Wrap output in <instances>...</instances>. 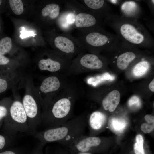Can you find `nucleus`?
<instances>
[{
	"label": "nucleus",
	"instance_id": "obj_1",
	"mask_svg": "<svg viewBox=\"0 0 154 154\" xmlns=\"http://www.w3.org/2000/svg\"><path fill=\"white\" fill-rule=\"evenodd\" d=\"M71 79L42 112L41 125L46 128L59 126L71 119L75 104L84 95L81 83Z\"/></svg>",
	"mask_w": 154,
	"mask_h": 154
},
{
	"label": "nucleus",
	"instance_id": "obj_2",
	"mask_svg": "<svg viewBox=\"0 0 154 154\" xmlns=\"http://www.w3.org/2000/svg\"><path fill=\"white\" fill-rule=\"evenodd\" d=\"M104 22L105 25L114 31L124 43L137 48L153 46V37L138 20L126 18L113 13L106 18Z\"/></svg>",
	"mask_w": 154,
	"mask_h": 154
},
{
	"label": "nucleus",
	"instance_id": "obj_3",
	"mask_svg": "<svg viewBox=\"0 0 154 154\" xmlns=\"http://www.w3.org/2000/svg\"><path fill=\"white\" fill-rule=\"evenodd\" d=\"M87 118L86 114L83 112L59 126L36 131L31 135L43 146L49 143L56 142L66 147L84 135Z\"/></svg>",
	"mask_w": 154,
	"mask_h": 154
},
{
	"label": "nucleus",
	"instance_id": "obj_4",
	"mask_svg": "<svg viewBox=\"0 0 154 154\" xmlns=\"http://www.w3.org/2000/svg\"><path fill=\"white\" fill-rule=\"evenodd\" d=\"M76 38L86 51L96 54H99L119 40L117 35L107 31L104 28L84 32L78 31Z\"/></svg>",
	"mask_w": 154,
	"mask_h": 154
},
{
	"label": "nucleus",
	"instance_id": "obj_5",
	"mask_svg": "<svg viewBox=\"0 0 154 154\" xmlns=\"http://www.w3.org/2000/svg\"><path fill=\"white\" fill-rule=\"evenodd\" d=\"M45 33L47 39L54 50L68 57L73 59L80 53L86 51L79 40L70 34L60 33L55 29Z\"/></svg>",
	"mask_w": 154,
	"mask_h": 154
},
{
	"label": "nucleus",
	"instance_id": "obj_6",
	"mask_svg": "<svg viewBox=\"0 0 154 154\" xmlns=\"http://www.w3.org/2000/svg\"><path fill=\"white\" fill-rule=\"evenodd\" d=\"M70 76L66 74L53 73L45 77L39 89L42 112L47 108L52 100L67 84Z\"/></svg>",
	"mask_w": 154,
	"mask_h": 154
},
{
	"label": "nucleus",
	"instance_id": "obj_7",
	"mask_svg": "<svg viewBox=\"0 0 154 154\" xmlns=\"http://www.w3.org/2000/svg\"><path fill=\"white\" fill-rule=\"evenodd\" d=\"M5 118L9 135L16 137L20 134H30L27 116L20 100L16 99L11 102Z\"/></svg>",
	"mask_w": 154,
	"mask_h": 154
},
{
	"label": "nucleus",
	"instance_id": "obj_8",
	"mask_svg": "<svg viewBox=\"0 0 154 154\" xmlns=\"http://www.w3.org/2000/svg\"><path fill=\"white\" fill-rule=\"evenodd\" d=\"M104 61L99 54L81 52L73 59L66 74L73 77L90 70H100L104 66Z\"/></svg>",
	"mask_w": 154,
	"mask_h": 154
},
{
	"label": "nucleus",
	"instance_id": "obj_9",
	"mask_svg": "<svg viewBox=\"0 0 154 154\" xmlns=\"http://www.w3.org/2000/svg\"><path fill=\"white\" fill-rule=\"evenodd\" d=\"M42 56L38 63L39 68L53 73L66 74L73 60L54 50L44 51Z\"/></svg>",
	"mask_w": 154,
	"mask_h": 154
},
{
	"label": "nucleus",
	"instance_id": "obj_10",
	"mask_svg": "<svg viewBox=\"0 0 154 154\" xmlns=\"http://www.w3.org/2000/svg\"><path fill=\"white\" fill-rule=\"evenodd\" d=\"M22 103L26 112L30 134L37 131L42 124V108L38 94L35 96L27 93L23 96Z\"/></svg>",
	"mask_w": 154,
	"mask_h": 154
},
{
	"label": "nucleus",
	"instance_id": "obj_11",
	"mask_svg": "<svg viewBox=\"0 0 154 154\" xmlns=\"http://www.w3.org/2000/svg\"><path fill=\"white\" fill-rule=\"evenodd\" d=\"M105 25L103 20L90 11L76 14L74 28L78 31L84 32L104 29Z\"/></svg>",
	"mask_w": 154,
	"mask_h": 154
},
{
	"label": "nucleus",
	"instance_id": "obj_12",
	"mask_svg": "<svg viewBox=\"0 0 154 154\" xmlns=\"http://www.w3.org/2000/svg\"><path fill=\"white\" fill-rule=\"evenodd\" d=\"M115 46L119 54L114 57L118 67L120 69H125L136 58L138 51L137 48L124 43L120 39L115 44Z\"/></svg>",
	"mask_w": 154,
	"mask_h": 154
},
{
	"label": "nucleus",
	"instance_id": "obj_13",
	"mask_svg": "<svg viewBox=\"0 0 154 154\" xmlns=\"http://www.w3.org/2000/svg\"><path fill=\"white\" fill-rule=\"evenodd\" d=\"M90 11L104 20L113 13L107 1L81 0L78 1Z\"/></svg>",
	"mask_w": 154,
	"mask_h": 154
},
{
	"label": "nucleus",
	"instance_id": "obj_14",
	"mask_svg": "<svg viewBox=\"0 0 154 154\" xmlns=\"http://www.w3.org/2000/svg\"><path fill=\"white\" fill-rule=\"evenodd\" d=\"M63 0H58L46 3L42 7L41 15L45 25L55 23L62 10Z\"/></svg>",
	"mask_w": 154,
	"mask_h": 154
},
{
	"label": "nucleus",
	"instance_id": "obj_15",
	"mask_svg": "<svg viewBox=\"0 0 154 154\" xmlns=\"http://www.w3.org/2000/svg\"><path fill=\"white\" fill-rule=\"evenodd\" d=\"M76 15L72 10L65 7L55 22L58 29L63 33L70 34L74 29Z\"/></svg>",
	"mask_w": 154,
	"mask_h": 154
},
{
	"label": "nucleus",
	"instance_id": "obj_16",
	"mask_svg": "<svg viewBox=\"0 0 154 154\" xmlns=\"http://www.w3.org/2000/svg\"><path fill=\"white\" fill-rule=\"evenodd\" d=\"M121 15L124 18L138 20L142 14L141 9L137 1H124L120 7Z\"/></svg>",
	"mask_w": 154,
	"mask_h": 154
},
{
	"label": "nucleus",
	"instance_id": "obj_17",
	"mask_svg": "<svg viewBox=\"0 0 154 154\" xmlns=\"http://www.w3.org/2000/svg\"><path fill=\"white\" fill-rule=\"evenodd\" d=\"M120 94L117 90H113L108 94L102 100L103 107L106 110L114 111L120 102Z\"/></svg>",
	"mask_w": 154,
	"mask_h": 154
},
{
	"label": "nucleus",
	"instance_id": "obj_18",
	"mask_svg": "<svg viewBox=\"0 0 154 154\" xmlns=\"http://www.w3.org/2000/svg\"><path fill=\"white\" fill-rule=\"evenodd\" d=\"M106 121L105 114L99 111L92 113L88 119V123L90 128L92 130L98 131L104 126Z\"/></svg>",
	"mask_w": 154,
	"mask_h": 154
},
{
	"label": "nucleus",
	"instance_id": "obj_19",
	"mask_svg": "<svg viewBox=\"0 0 154 154\" xmlns=\"http://www.w3.org/2000/svg\"><path fill=\"white\" fill-rule=\"evenodd\" d=\"M63 4L65 7L70 9L76 14L81 12L89 11L78 1L74 0H63Z\"/></svg>",
	"mask_w": 154,
	"mask_h": 154
},
{
	"label": "nucleus",
	"instance_id": "obj_20",
	"mask_svg": "<svg viewBox=\"0 0 154 154\" xmlns=\"http://www.w3.org/2000/svg\"><path fill=\"white\" fill-rule=\"evenodd\" d=\"M108 124L112 131L117 133L122 132L126 125L124 120L115 117L112 118L109 120Z\"/></svg>",
	"mask_w": 154,
	"mask_h": 154
},
{
	"label": "nucleus",
	"instance_id": "obj_21",
	"mask_svg": "<svg viewBox=\"0 0 154 154\" xmlns=\"http://www.w3.org/2000/svg\"><path fill=\"white\" fill-rule=\"evenodd\" d=\"M150 65V63L147 60L142 59L134 66L133 70V74L137 77L143 75L148 70Z\"/></svg>",
	"mask_w": 154,
	"mask_h": 154
},
{
	"label": "nucleus",
	"instance_id": "obj_22",
	"mask_svg": "<svg viewBox=\"0 0 154 154\" xmlns=\"http://www.w3.org/2000/svg\"><path fill=\"white\" fill-rule=\"evenodd\" d=\"M114 79L109 74L105 73L101 75L90 77L87 79L86 82L88 84L96 87L106 80H112Z\"/></svg>",
	"mask_w": 154,
	"mask_h": 154
},
{
	"label": "nucleus",
	"instance_id": "obj_23",
	"mask_svg": "<svg viewBox=\"0 0 154 154\" xmlns=\"http://www.w3.org/2000/svg\"><path fill=\"white\" fill-rule=\"evenodd\" d=\"M12 47V41L10 37L3 38L0 40V54L5 55L10 51Z\"/></svg>",
	"mask_w": 154,
	"mask_h": 154
},
{
	"label": "nucleus",
	"instance_id": "obj_24",
	"mask_svg": "<svg viewBox=\"0 0 154 154\" xmlns=\"http://www.w3.org/2000/svg\"><path fill=\"white\" fill-rule=\"evenodd\" d=\"M9 4L10 8L14 14L19 15L24 11V6L21 0H9Z\"/></svg>",
	"mask_w": 154,
	"mask_h": 154
},
{
	"label": "nucleus",
	"instance_id": "obj_25",
	"mask_svg": "<svg viewBox=\"0 0 154 154\" xmlns=\"http://www.w3.org/2000/svg\"><path fill=\"white\" fill-rule=\"evenodd\" d=\"M29 151L24 147L13 146L0 152V154H27Z\"/></svg>",
	"mask_w": 154,
	"mask_h": 154
},
{
	"label": "nucleus",
	"instance_id": "obj_26",
	"mask_svg": "<svg viewBox=\"0 0 154 154\" xmlns=\"http://www.w3.org/2000/svg\"><path fill=\"white\" fill-rule=\"evenodd\" d=\"M143 142L142 136L140 134L137 135L136 138V142L134 145L135 154H145L143 147Z\"/></svg>",
	"mask_w": 154,
	"mask_h": 154
},
{
	"label": "nucleus",
	"instance_id": "obj_27",
	"mask_svg": "<svg viewBox=\"0 0 154 154\" xmlns=\"http://www.w3.org/2000/svg\"><path fill=\"white\" fill-rule=\"evenodd\" d=\"M8 81L5 77L0 74V94L5 92L8 89Z\"/></svg>",
	"mask_w": 154,
	"mask_h": 154
},
{
	"label": "nucleus",
	"instance_id": "obj_28",
	"mask_svg": "<svg viewBox=\"0 0 154 154\" xmlns=\"http://www.w3.org/2000/svg\"><path fill=\"white\" fill-rule=\"evenodd\" d=\"M128 104L129 107H139L140 105L139 98L136 96H133L128 100Z\"/></svg>",
	"mask_w": 154,
	"mask_h": 154
},
{
	"label": "nucleus",
	"instance_id": "obj_29",
	"mask_svg": "<svg viewBox=\"0 0 154 154\" xmlns=\"http://www.w3.org/2000/svg\"><path fill=\"white\" fill-rule=\"evenodd\" d=\"M10 105L7 106L3 104H0V121L6 118L8 115Z\"/></svg>",
	"mask_w": 154,
	"mask_h": 154
},
{
	"label": "nucleus",
	"instance_id": "obj_30",
	"mask_svg": "<svg viewBox=\"0 0 154 154\" xmlns=\"http://www.w3.org/2000/svg\"><path fill=\"white\" fill-rule=\"evenodd\" d=\"M43 147L39 143L31 150L29 151L27 154H44L42 150Z\"/></svg>",
	"mask_w": 154,
	"mask_h": 154
},
{
	"label": "nucleus",
	"instance_id": "obj_31",
	"mask_svg": "<svg viewBox=\"0 0 154 154\" xmlns=\"http://www.w3.org/2000/svg\"><path fill=\"white\" fill-rule=\"evenodd\" d=\"M143 123L141 126L142 131L145 133H149L151 132L154 129V123Z\"/></svg>",
	"mask_w": 154,
	"mask_h": 154
},
{
	"label": "nucleus",
	"instance_id": "obj_32",
	"mask_svg": "<svg viewBox=\"0 0 154 154\" xmlns=\"http://www.w3.org/2000/svg\"><path fill=\"white\" fill-rule=\"evenodd\" d=\"M22 30L20 31L21 34L20 37L21 38L23 39L29 36H33L36 35L34 34V33L32 31H25L24 29V27H22Z\"/></svg>",
	"mask_w": 154,
	"mask_h": 154
},
{
	"label": "nucleus",
	"instance_id": "obj_33",
	"mask_svg": "<svg viewBox=\"0 0 154 154\" xmlns=\"http://www.w3.org/2000/svg\"><path fill=\"white\" fill-rule=\"evenodd\" d=\"M6 139L4 136L0 135V151H2L6 148Z\"/></svg>",
	"mask_w": 154,
	"mask_h": 154
},
{
	"label": "nucleus",
	"instance_id": "obj_34",
	"mask_svg": "<svg viewBox=\"0 0 154 154\" xmlns=\"http://www.w3.org/2000/svg\"><path fill=\"white\" fill-rule=\"evenodd\" d=\"M9 62L8 58L0 54V66L7 65Z\"/></svg>",
	"mask_w": 154,
	"mask_h": 154
},
{
	"label": "nucleus",
	"instance_id": "obj_35",
	"mask_svg": "<svg viewBox=\"0 0 154 154\" xmlns=\"http://www.w3.org/2000/svg\"><path fill=\"white\" fill-rule=\"evenodd\" d=\"M145 119L146 121L149 123H154V117L151 115L147 114L145 116Z\"/></svg>",
	"mask_w": 154,
	"mask_h": 154
},
{
	"label": "nucleus",
	"instance_id": "obj_36",
	"mask_svg": "<svg viewBox=\"0 0 154 154\" xmlns=\"http://www.w3.org/2000/svg\"><path fill=\"white\" fill-rule=\"evenodd\" d=\"M154 0H149L147 1V3L150 9L152 14L154 13Z\"/></svg>",
	"mask_w": 154,
	"mask_h": 154
},
{
	"label": "nucleus",
	"instance_id": "obj_37",
	"mask_svg": "<svg viewBox=\"0 0 154 154\" xmlns=\"http://www.w3.org/2000/svg\"><path fill=\"white\" fill-rule=\"evenodd\" d=\"M149 88L152 92H154V79H153L149 85Z\"/></svg>",
	"mask_w": 154,
	"mask_h": 154
},
{
	"label": "nucleus",
	"instance_id": "obj_38",
	"mask_svg": "<svg viewBox=\"0 0 154 154\" xmlns=\"http://www.w3.org/2000/svg\"><path fill=\"white\" fill-rule=\"evenodd\" d=\"M2 2V1L0 0V5H1Z\"/></svg>",
	"mask_w": 154,
	"mask_h": 154
},
{
	"label": "nucleus",
	"instance_id": "obj_39",
	"mask_svg": "<svg viewBox=\"0 0 154 154\" xmlns=\"http://www.w3.org/2000/svg\"><path fill=\"white\" fill-rule=\"evenodd\" d=\"M80 153V154H88L86 153Z\"/></svg>",
	"mask_w": 154,
	"mask_h": 154
},
{
	"label": "nucleus",
	"instance_id": "obj_40",
	"mask_svg": "<svg viewBox=\"0 0 154 154\" xmlns=\"http://www.w3.org/2000/svg\"><path fill=\"white\" fill-rule=\"evenodd\" d=\"M0 30H1V27H0Z\"/></svg>",
	"mask_w": 154,
	"mask_h": 154
}]
</instances>
